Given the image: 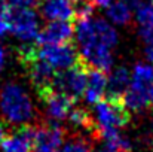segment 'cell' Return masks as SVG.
Wrapping results in <instances>:
<instances>
[{"mask_svg":"<svg viewBox=\"0 0 153 152\" xmlns=\"http://www.w3.org/2000/svg\"><path fill=\"white\" fill-rule=\"evenodd\" d=\"M74 37L79 58L86 67L101 72L113 69L119 34L107 18H97L94 15L79 18L74 25Z\"/></svg>","mask_w":153,"mask_h":152,"instance_id":"1","label":"cell"},{"mask_svg":"<svg viewBox=\"0 0 153 152\" xmlns=\"http://www.w3.org/2000/svg\"><path fill=\"white\" fill-rule=\"evenodd\" d=\"M0 115L9 125H28L36 115L30 93L15 81H7L0 87Z\"/></svg>","mask_w":153,"mask_h":152,"instance_id":"2","label":"cell"},{"mask_svg":"<svg viewBox=\"0 0 153 152\" xmlns=\"http://www.w3.org/2000/svg\"><path fill=\"white\" fill-rule=\"evenodd\" d=\"M153 94V66L150 63H137L131 70L129 87L122 96V104L128 112L140 113L149 107Z\"/></svg>","mask_w":153,"mask_h":152,"instance_id":"3","label":"cell"},{"mask_svg":"<svg viewBox=\"0 0 153 152\" xmlns=\"http://www.w3.org/2000/svg\"><path fill=\"white\" fill-rule=\"evenodd\" d=\"M92 119H94V134L98 137H107L116 131H120L128 121H129V112L122 104V100L116 99H102L94 104L92 110Z\"/></svg>","mask_w":153,"mask_h":152,"instance_id":"4","label":"cell"},{"mask_svg":"<svg viewBox=\"0 0 153 152\" xmlns=\"http://www.w3.org/2000/svg\"><path fill=\"white\" fill-rule=\"evenodd\" d=\"M40 31V16L31 7H13L10 16V33L22 43L36 42Z\"/></svg>","mask_w":153,"mask_h":152,"instance_id":"5","label":"cell"},{"mask_svg":"<svg viewBox=\"0 0 153 152\" xmlns=\"http://www.w3.org/2000/svg\"><path fill=\"white\" fill-rule=\"evenodd\" d=\"M86 81H88V69L82 61H79L77 64L65 70L56 72L53 79V88L68 96L70 99L76 100L83 96Z\"/></svg>","mask_w":153,"mask_h":152,"instance_id":"6","label":"cell"},{"mask_svg":"<svg viewBox=\"0 0 153 152\" xmlns=\"http://www.w3.org/2000/svg\"><path fill=\"white\" fill-rule=\"evenodd\" d=\"M36 54L56 72L65 70L80 61L77 49L68 42L55 45H39L36 46Z\"/></svg>","mask_w":153,"mask_h":152,"instance_id":"7","label":"cell"},{"mask_svg":"<svg viewBox=\"0 0 153 152\" xmlns=\"http://www.w3.org/2000/svg\"><path fill=\"white\" fill-rule=\"evenodd\" d=\"M40 100L43 103V113L48 122L51 124H59L62 121H67L71 109L74 107L73 99L62 94L61 91L51 88L45 93H42Z\"/></svg>","mask_w":153,"mask_h":152,"instance_id":"8","label":"cell"},{"mask_svg":"<svg viewBox=\"0 0 153 152\" xmlns=\"http://www.w3.org/2000/svg\"><path fill=\"white\" fill-rule=\"evenodd\" d=\"M64 143V130L58 124H45L34 130L31 152H59Z\"/></svg>","mask_w":153,"mask_h":152,"instance_id":"9","label":"cell"},{"mask_svg":"<svg viewBox=\"0 0 153 152\" xmlns=\"http://www.w3.org/2000/svg\"><path fill=\"white\" fill-rule=\"evenodd\" d=\"M34 130L30 125H21L15 131H9L0 140V152H31Z\"/></svg>","mask_w":153,"mask_h":152,"instance_id":"10","label":"cell"},{"mask_svg":"<svg viewBox=\"0 0 153 152\" xmlns=\"http://www.w3.org/2000/svg\"><path fill=\"white\" fill-rule=\"evenodd\" d=\"M74 36V25L70 21H49L40 28L36 42L39 45H55L65 43Z\"/></svg>","mask_w":153,"mask_h":152,"instance_id":"11","label":"cell"},{"mask_svg":"<svg viewBox=\"0 0 153 152\" xmlns=\"http://www.w3.org/2000/svg\"><path fill=\"white\" fill-rule=\"evenodd\" d=\"M37 4L46 21H70L76 16L74 0H39Z\"/></svg>","mask_w":153,"mask_h":152,"instance_id":"12","label":"cell"},{"mask_svg":"<svg viewBox=\"0 0 153 152\" xmlns=\"http://www.w3.org/2000/svg\"><path fill=\"white\" fill-rule=\"evenodd\" d=\"M104 73L105 72L97 70V69L88 70V81H86V87L82 96L88 104L94 106L95 103L104 99L107 93V76Z\"/></svg>","mask_w":153,"mask_h":152,"instance_id":"13","label":"cell"},{"mask_svg":"<svg viewBox=\"0 0 153 152\" xmlns=\"http://www.w3.org/2000/svg\"><path fill=\"white\" fill-rule=\"evenodd\" d=\"M131 81V72L125 66H117L110 70V75L107 78V93L108 99L122 100V96L129 87Z\"/></svg>","mask_w":153,"mask_h":152,"instance_id":"14","label":"cell"},{"mask_svg":"<svg viewBox=\"0 0 153 152\" xmlns=\"http://www.w3.org/2000/svg\"><path fill=\"white\" fill-rule=\"evenodd\" d=\"M104 9H105V18L114 27H126L132 21L134 9L126 0H111Z\"/></svg>","mask_w":153,"mask_h":152,"instance_id":"15","label":"cell"},{"mask_svg":"<svg viewBox=\"0 0 153 152\" xmlns=\"http://www.w3.org/2000/svg\"><path fill=\"white\" fill-rule=\"evenodd\" d=\"M134 12H135L137 31L143 43L153 40V4L144 1Z\"/></svg>","mask_w":153,"mask_h":152,"instance_id":"16","label":"cell"},{"mask_svg":"<svg viewBox=\"0 0 153 152\" xmlns=\"http://www.w3.org/2000/svg\"><path fill=\"white\" fill-rule=\"evenodd\" d=\"M67 121L77 130H85V131H91L94 133V119H92V113H89L86 109L83 107H73Z\"/></svg>","mask_w":153,"mask_h":152,"instance_id":"17","label":"cell"},{"mask_svg":"<svg viewBox=\"0 0 153 152\" xmlns=\"http://www.w3.org/2000/svg\"><path fill=\"white\" fill-rule=\"evenodd\" d=\"M59 152H94V148L86 137L73 136L68 140H64Z\"/></svg>","mask_w":153,"mask_h":152,"instance_id":"18","label":"cell"},{"mask_svg":"<svg viewBox=\"0 0 153 152\" xmlns=\"http://www.w3.org/2000/svg\"><path fill=\"white\" fill-rule=\"evenodd\" d=\"M12 6L7 0H0V37H4L10 33V16Z\"/></svg>","mask_w":153,"mask_h":152,"instance_id":"19","label":"cell"},{"mask_svg":"<svg viewBox=\"0 0 153 152\" xmlns=\"http://www.w3.org/2000/svg\"><path fill=\"white\" fill-rule=\"evenodd\" d=\"M12 7H33L39 3V0H7Z\"/></svg>","mask_w":153,"mask_h":152,"instance_id":"20","label":"cell"},{"mask_svg":"<svg viewBox=\"0 0 153 152\" xmlns=\"http://www.w3.org/2000/svg\"><path fill=\"white\" fill-rule=\"evenodd\" d=\"M7 60H9L7 49L0 43V73L4 72V69H6V66H7Z\"/></svg>","mask_w":153,"mask_h":152,"instance_id":"21","label":"cell"},{"mask_svg":"<svg viewBox=\"0 0 153 152\" xmlns=\"http://www.w3.org/2000/svg\"><path fill=\"white\" fill-rule=\"evenodd\" d=\"M144 57H146V60L149 61V63H153V40L150 42H144Z\"/></svg>","mask_w":153,"mask_h":152,"instance_id":"22","label":"cell"},{"mask_svg":"<svg viewBox=\"0 0 153 152\" xmlns=\"http://www.w3.org/2000/svg\"><path fill=\"white\" fill-rule=\"evenodd\" d=\"M7 133H9V124H7L3 118H0V140H1Z\"/></svg>","mask_w":153,"mask_h":152,"instance_id":"23","label":"cell"},{"mask_svg":"<svg viewBox=\"0 0 153 152\" xmlns=\"http://www.w3.org/2000/svg\"><path fill=\"white\" fill-rule=\"evenodd\" d=\"M98 152H123V151H120V149H117V148H114V146H111L108 143H104L98 149Z\"/></svg>","mask_w":153,"mask_h":152,"instance_id":"24","label":"cell"},{"mask_svg":"<svg viewBox=\"0 0 153 152\" xmlns=\"http://www.w3.org/2000/svg\"><path fill=\"white\" fill-rule=\"evenodd\" d=\"M92 4H94V7H105L111 0H89Z\"/></svg>","mask_w":153,"mask_h":152,"instance_id":"25","label":"cell"},{"mask_svg":"<svg viewBox=\"0 0 153 152\" xmlns=\"http://www.w3.org/2000/svg\"><path fill=\"white\" fill-rule=\"evenodd\" d=\"M126 1H128V3L131 4V7H132V9L135 10V9H137V7H138L140 4H143V3H144L146 0H126Z\"/></svg>","mask_w":153,"mask_h":152,"instance_id":"26","label":"cell"},{"mask_svg":"<svg viewBox=\"0 0 153 152\" xmlns=\"http://www.w3.org/2000/svg\"><path fill=\"white\" fill-rule=\"evenodd\" d=\"M152 146H153V130H152Z\"/></svg>","mask_w":153,"mask_h":152,"instance_id":"27","label":"cell"},{"mask_svg":"<svg viewBox=\"0 0 153 152\" xmlns=\"http://www.w3.org/2000/svg\"><path fill=\"white\" fill-rule=\"evenodd\" d=\"M152 104H153V94H152Z\"/></svg>","mask_w":153,"mask_h":152,"instance_id":"28","label":"cell"},{"mask_svg":"<svg viewBox=\"0 0 153 152\" xmlns=\"http://www.w3.org/2000/svg\"><path fill=\"white\" fill-rule=\"evenodd\" d=\"M152 4H153V0H152Z\"/></svg>","mask_w":153,"mask_h":152,"instance_id":"29","label":"cell"}]
</instances>
